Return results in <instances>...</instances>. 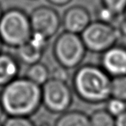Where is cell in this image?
<instances>
[{
    "label": "cell",
    "mask_w": 126,
    "mask_h": 126,
    "mask_svg": "<svg viewBox=\"0 0 126 126\" xmlns=\"http://www.w3.org/2000/svg\"><path fill=\"white\" fill-rule=\"evenodd\" d=\"M0 105L8 116L30 117L42 105V88L24 76H19L2 87Z\"/></svg>",
    "instance_id": "6da1fadb"
},
{
    "label": "cell",
    "mask_w": 126,
    "mask_h": 126,
    "mask_svg": "<svg viewBox=\"0 0 126 126\" xmlns=\"http://www.w3.org/2000/svg\"><path fill=\"white\" fill-rule=\"evenodd\" d=\"M112 78L100 65L86 63L79 66L72 76V90L85 103H105L111 97Z\"/></svg>",
    "instance_id": "7a4b0ae2"
},
{
    "label": "cell",
    "mask_w": 126,
    "mask_h": 126,
    "mask_svg": "<svg viewBox=\"0 0 126 126\" xmlns=\"http://www.w3.org/2000/svg\"><path fill=\"white\" fill-rule=\"evenodd\" d=\"M32 35L29 15L20 8L3 11L0 18V40L7 47L18 48Z\"/></svg>",
    "instance_id": "3957f363"
},
{
    "label": "cell",
    "mask_w": 126,
    "mask_h": 126,
    "mask_svg": "<svg viewBox=\"0 0 126 126\" xmlns=\"http://www.w3.org/2000/svg\"><path fill=\"white\" fill-rule=\"evenodd\" d=\"M52 51L58 65L67 70L79 67L88 51L80 35L65 31L57 35Z\"/></svg>",
    "instance_id": "277c9868"
},
{
    "label": "cell",
    "mask_w": 126,
    "mask_h": 126,
    "mask_svg": "<svg viewBox=\"0 0 126 126\" xmlns=\"http://www.w3.org/2000/svg\"><path fill=\"white\" fill-rule=\"evenodd\" d=\"M80 36L87 51L100 54L117 44L118 40L121 38L114 25L96 20L92 21Z\"/></svg>",
    "instance_id": "5b68a950"
},
{
    "label": "cell",
    "mask_w": 126,
    "mask_h": 126,
    "mask_svg": "<svg viewBox=\"0 0 126 126\" xmlns=\"http://www.w3.org/2000/svg\"><path fill=\"white\" fill-rule=\"evenodd\" d=\"M42 104L48 112L62 114L73 102V90L67 82L50 79L41 87Z\"/></svg>",
    "instance_id": "8992f818"
},
{
    "label": "cell",
    "mask_w": 126,
    "mask_h": 126,
    "mask_svg": "<svg viewBox=\"0 0 126 126\" xmlns=\"http://www.w3.org/2000/svg\"><path fill=\"white\" fill-rule=\"evenodd\" d=\"M32 32L44 35L50 39L59 32L62 19L55 8L49 6H39L29 15Z\"/></svg>",
    "instance_id": "52a82bcc"
},
{
    "label": "cell",
    "mask_w": 126,
    "mask_h": 126,
    "mask_svg": "<svg viewBox=\"0 0 126 126\" xmlns=\"http://www.w3.org/2000/svg\"><path fill=\"white\" fill-rule=\"evenodd\" d=\"M49 39L38 33L32 32V36L25 44L16 48V57L20 63L27 66L41 62L47 50Z\"/></svg>",
    "instance_id": "ba28073f"
},
{
    "label": "cell",
    "mask_w": 126,
    "mask_h": 126,
    "mask_svg": "<svg viewBox=\"0 0 126 126\" xmlns=\"http://www.w3.org/2000/svg\"><path fill=\"white\" fill-rule=\"evenodd\" d=\"M100 66L111 78L126 76V47L116 44L103 52Z\"/></svg>",
    "instance_id": "9c48e42d"
},
{
    "label": "cell",
    "mask_w": 126,
    "mask_h": 126,
    "mask_svg": "<svg viewBox=\"0 0 126 126\" xmlns=\"http://www.w3.org/2000/svg\"><path fill=\"white\" fill-rule=\"evenodd\" d=\"M61 19L63 31L77 35H81L92 23L90 12L85 7L80 5L68 7L63 12Z\"/></svg>",
    "instance_id": "30bf717a"
},
{
    "label": "cell",
    "mask_w": 126,
    "mask_h": 126,
    "mask_svg": "<svg viewBox=\"0 0 126 126\" xmlns=\"http://www.w3.org/2000/svg\"><path fill=\"white\" fill-rule=\"evenodd\" d=\"M20 62L16 56L7 52L0 53V87H4L19 77Z\"/></svg>",
    "instance_id": "8fae6325"
},
{
    "label": "cell",
    "mask_w": 126,
    "mask_h": 126,
    "mask_svg": "<svg viewBox=\"0 0 126 126\" xmlns=\"http://www.w3.org/2000/svg\"><path fill=\"white\" fill-rule=\"evenodd\" d=\"M54 126H90L89 116L78 110L67 111L60 114Z\"/></svg>",
    "instance_id": "7c38bea8"
},
{
    "label": "cell",
    "mask_w": 126,
    "mask_h": 126,
    "mask_svg": "<svg viewBox=\"0 0 126 126\" xmlns=\"http://www.w3.org/2000/svg\"><path fill=\"white\" fill-rule=\"evenodd\" d=\"M24 77L42 87L51 79V70L45 63L39 62L28 66Z\"/></svg>",
    "instance_id": "4fadbf2b"
},
{
    "label": "cell",
    "mask_w": 126,
    "mask_h": 126,
    "mask_svg": "<svg viewBox=\"0 0 126 126\" xmlns=\"http://www.w3.org/2000/svg\"><path fill=\"white\" fill-rule=\"evenodd\" d=\"M90 126H116V118L105 109H98L89 116Z\"/></svg>",
    "instance_id": "5bb4252c"
},
{
    "label": "cell",
    "mask_w": 126,
    "mask_h": 126,
    "mask_svg": "<svg viewBox=\"0 0 126 126\" xmlns=\"http://www.w3.org/2000/svg\"><path fill=\"white\" fill-rule=\"evenodd\" d=\"M111 96L126 102V76L112 78Z\"/></svg>",
    "instance_id": "9a60e30c"
},
{
    "label": "cell",
    "mask_w": 126,
    "mask_h": 126,
    "mask_svg": "<svg viewBox=\"0 0 126 126\" xmlns=\"http://www.w3.org/2000/svg\"><path fill=\"white\" fill-rule=\"evenodd\" d=\"M95 15H96V21L107 24H111V25H115V23L120 17L112 10L104 7L102 4H100L96 8V11H95Z\"/></svg>",
    "instance_id": "2e32d148"
},
{
    "label": "cell",
    "mask_w": 126,
    "mask_h": 126,
    "mask_svg": "<svg viewBox=\"0 0 126 126\" xmlns=\"http://www.w3.org/2000/svg\"><path fill=\"white\" fill-rule=\"evenodd\" d=\"M106 111L113 117H118L126 112V102L115 97H110L105 102Z\"/></svg>",
    "instance_id": "e0dca14e"
},
{
    "label": "cell",
    "mask_w": 126,
    "mask_h": 126,
    "mask_svg": "<svg viewBox=\"0 0 126 126\" xmlns=\"http://www.w3.org/2000/svg\"><path fill=\"white\" fill-rule=\"evenodd\" d=\"M101 4L121 16L126 9V0H101Z\"/></svg>",
    "instance_id": "ac0fdd59"
},
{
    "label": "cell",
    "mask_w": 126,
    "mask_h": 126,
    "mask_svg": "<svg viewBox=\"0 0 126 126\" xmlns=\"http://www.w3.org/2000/svg\"><path fill=\"white\" fill-rule=\"evenodd\" d=\"M2 125L3 126H35L29 117L19 116H8Z\"/></svg>",
    "instance_id": "d6986e66"
},
{
    "label": "cell",
    "mask_w": 126,
    "mask_h": 126,
    "mask_svg": "<svg viewBox=\"0 0 126 126\" xmlns=\"http://www.w3.org/2000/svg\"><path fill=\"white\" fill-rule=\"evenodd\" d=\"M69 70L65 67L58 65L51 70V79H57V80L67 82L69 78Z\"/></svg>",
    "instance_id": "ffe728a7"
},
{
    "label": "cell",
    "mask_w": 126,
    "mask_h": 126,
    "mask_svg": "<svg viewBox=\"0 0 126 126\" xmlns=\"http://www.w3.org/2000/svg\"><path fill=\"white\" fill-rule=\"evenodd\" d=\"M114 26L118 30L121 37H126V19L123 15H121L119 17V19L116 21Z\"/></svg>",
    "instance_id": "44dd1931"
},
{
    "label": "cell",
    "mask_w": 126,
    "mask_h": 126,
    "mask_svg": "<svg viewBox=\"0 0 126 126\" xmlns=\"http://www.w3.org/2000/svg\"><path fill=\"white\" fill-rule=\"evenodd\" d=\"M50 4L56 7H63L70 3L72 0H47Z\"/></svg>",
    "instance_id": "7402d4cb"
},
{
    "label": "cell",
    "mask_w": 126,
    "mask_h": 126,
    "mask_svg": "<svg viewBox=\"0 0 126 126\" xmlns=\"http://www.w3.org/2000/svg\"><path fill=\"white\" fill-rule=\"evenodd\" d=\"M116 126H126V112L116 118Z\"/></svg>",
    "instance_id": "603a6c76"
},
{
    "label": "cell",
    "mask_w": 126,
    "mask_h": 126,
    "mask_svg": "<svg viewBox=\"0 0 126 126\" xmlns=\"http://www.w3.org/2000/svg\"><path fill=\"white\" fill-rule=\"evenodd\" d=\"M2 13H3V10H2V6H1V4H0V18H1V16H2Z\"/></svg>",
    "instance_id": "cb8c5ba5"
},
{
    "label": "cell",
    "mask_w": 126,
    "mask_h": 126,
    "mask_svg": "<svg viewBox=\"0 0 126 126\" xmlns=\"http://www.w3.org/2000/svg\"><path fill=\"white\" fill-rule=\"evenodd\" d=\"M2 113H3V111H2V107H1V105H0V117H1V116H2Z\"/></svg>",
    "instance_id": "d4e9b609"
},
{
    "label": "cell",
    "mask_w": 126,
    "mask_h": 126,
    "mask_svg": "<svg viewBox=\"0 0 126 126\" xmlns=\"http://www.w3.org/2000/svg\"><path fill=\"white\" fill-rule=\"evenodd\" d=\"M2 44L1 40H0V53L2 52Z\"/></svg>",
    "instance_id": "484cf974"
},
{
    "label": "cell",
    "mask_w": 126,
    "mask_h": 126,
    "mask_svg": "<svg viewBox=\"0 0 126 126\" xmlns=\"http://www.w3.org/2000/svg\"><path fill=\"white\" fill-rule=\"evenodd\" d=\"M122 15L124 16V18L126 19V9H125V12H124V14H123Z\"/></svg>",
    "instance_id": "4316f807"
},
{
    "label": "cell",
    "mask_w": 126,
    "mask_h": 126,
    "mask_svg": "<svg viewBox=\"0 0 126 126\" xmlns=\"http://www.w3.org/2000/svg\"><path fill=\"white\" fill-rule=\"evenodd\" d=\"M0 126H3V125H2L1 122H0Z\"/></svg>",
    "instance_id": "83f0119b"
},
{
    "label": "cell",
    "mask_w": 126,
    "mask_h": 126,
    "mask_svg": "<svg viewBox=\"0 0 126 126\" xmlns=\"http://www.w3.org/2000/svg\"><path fill=\"white\" fill-rule=\"evenodd\" d=\"M33 1H35V0H33Z\"/></svg>",
    "instance_id": "f1b7e54d"
}]
</instances>
